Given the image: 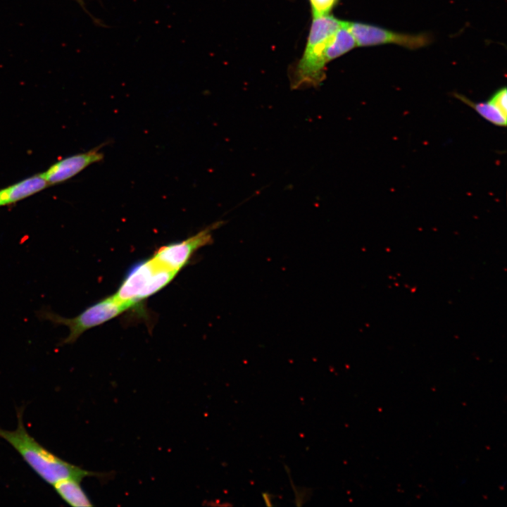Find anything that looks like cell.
Instances as JSON below:
<instances>
[{
  "label": "cell",
  "instance_id": "obj_1",
  "mask_svg": "<svg viewBox=\"0 0 507 507\" xmlns=\"http://www.w3.org/2000/svg\"><path fill=\"white\" fill-rule=\"evenodd\" d=\"M24 408V406L16 408L18 424L14 430L0 427V437L10 444L44 481L52 485L64 478L82 481L85 477H94L103 480L111 475L83 469L64 461L41 445L26 430L23 423Z\"/></svg>",
  "mask_w": 507,
  "mask_h": 507
},
{
  "label": "cell",
  "instance_id": "obj_2",
  "mask_svg": "<svg viewBox=\"0 0 507 507\" xmlns=\"http://www.w3.org/2000/svg\"><path fill=\"white\" fill-rule=\"evenodd\" d=\"M345 22L327 15L313 16L308 42L291 79L293 89L317 87L324 80L325 47Z\"/></svg>",
  "mask_w": 507,
  "mask_h": 507
},
{
  "label": "cell",
  "instance_id": "obj_3",
  "mask_svg": "<svg viewBox=\"0 0 507 507\" xmlns=\"http://www.w3.org/2000/svg\"><path fill=\"white\" fill-rule=\"evenodd\" d=\"M177 274L152 256L139 261L127 271L114 295L132 309L140 310L144 300L168 285Z\"/></svg>",
  "mask_w": 507,
  "mask_h": 507
},
{
  "label": "cell",
  "instance_id": "obj_4",
  "mask_svg": "<svg viewBox=\"0 0 507 507\" xmlns=\"http://www.w3.org/2000/svg\"><path fill=\"white\" fill-rule=\"evenodd\" d=\"M130 309L132 308L113 294L89 306L73 318H65L48 309L39 311L37 315L55 326L63 325L68 328V335L58 344L63 346L74 344L86 331L103 325Z\"/></svg>",
  "mask_w": 507,
  "mask_h": 507
},
{
  "label": "cell",
  "instance_id": "obj_5",
  "mask_svg": "<svg viewBox=\"0 0 507 507\" xmlns=\"http://www.w3.org/2000/svg\"><path fill=\"white\" fill-rule=\"evenodd\" d=\"M224 223L216 221L184 240L163 245L156 250L152 257L163 266L178 273L199 249L213 243V232Z\"/></svg>",
  "mask_w": 507,
  "mask_h": 507
},
{
  "label": "cell",
  "instance_id": "obj_6",
  "mask_svg": "<svg viewBox=\"0 0 507 507\" xmlns=\"http://www.w3.org/2000/svg\"><path fill=\"white\" fill-rule=\"evenodd\" d=\"M348 28L353 36L356 45L374 46L382 44H396L408 49H418L427 45L430 39L425 35H403L379 27L360 23H349Z\"/></svg>",
  "mask_w": 507,
  "mask_h": 507
},
{
  "label": "cell",
  "instance_id": "obj_7",
  "mask_svg": "<svg viewBox=\"0 0 507 507\" xmlns=\"http://www.w3.org/2000/svg\"><path fill=\"white\" fill-rule=\"evenodd\" d=\"M102 145L87 152L75 154L53 164L42 173L49 185L63 182L80 173L87 166L104 159L100 151Z\"/></svg>",
  "mask_w": 507,
  "mask_h": 507
},
{
  "label": "cell",
  "instance_id": "obj_8",
  "mask_svg": "<svg viewBox=\"0 0 507 507\" xmlns=\"http://www.w3.org/2000/svg\"><path fill=\"white\" fill-rule=\"evenodd\" d=\"M49 186L44 175L37 174L0 190V206L11 204L33 195Z\"/></svg>",
  "mask_w": 507,
  "mask_h": 507
},
{
  "label": "cell",
  "instance_id": "obj_9",
  "mask_svg": "<svg viewBox=\"0 0 507 507\" xmlns=\"http://www.w3.org/2000/svg\"><path fill=\"white\" fill-rule=\"evenodd\" d=\"M80 482L81 481L74 478H64L52 486L60 498L68 505L74 507L93 506Z\"/></svg>",
  "mask_w": 507,
  "mask_h": 507
},
{
  "label": "cell",
  "instance_id": "obj_10",
  "mask_svg": "<svg viewBox=\"0 0 507 507\" xmlns=\"http://www.w3.org/2000/svg\"><path fill=\"white\" fill-rule=\"evenodd\" d=\"M356 45L355 39L348 28V22H345L325 47L324 56L326 63L349 51Z\"/></svg>",
  "mask_w": 507,
  "mask_h": 507
},
{
  "label": "cell",
  "instance_id": "obj_11",
  "mask_svg": "<svg viewBox=\"0 0 507 507\" xmlns=\"http://www.w3.org/2000/svg\"><path fill=\"white\" fill-rule=\"evenodd\" d=\"M454 96L466 105L473 108L480 116L492 124L499 127L506 126V117L489 101L475 103L463 95L454 94Z\"/></svg>",
  "mask_w": 507,
  "mask_h": 507
},
{
  "label": "cell",
  "instance_id": "obj_12",
  "mask_svg": "<svg viewBox=\"0 0 507 507\" xmlns=\"http://www.w3.org/2000/svg\"><path fill=\"white\" fill-rule=\"evenodd\" d=\"M487 101L507 118V90L505 87L495 92Z\"/></svg>",
  "mask_w": 507,
  "mask_h": 507
},
{
  "label": "cell",
  "instance_id": "obj_13",
  "mask_svg": "<svg viewBox=\"0 0 507 507\" xmlns=\"http://www.w3.org/2000/svg\"><path fill=\"white\" fill-rule=\"evenodd\" d=\"M313 16L327 15L337 0H310Z\"/></svg>",
  "mask_w": 507,
  "mask_h": 507
}]
</instances>
